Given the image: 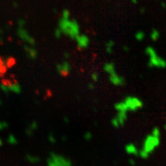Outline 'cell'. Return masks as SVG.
Listing matches in <instances>:
<instances>
[{
	"instance_id": "cell-4",
	"label": "cell",
	"mask_w": 166,
	"mask_h": 166,
	"mask_svg": "<svg viewBox=\"0 0 166 166\" xmlns=\"http://www.w3.org/2000/svg\"><path fill=\"white\" fill-rule=\"evenodd\" d=\"M71 161L66 157L52 153L47 159V166H71Z\"/></svg>"
},
{
	"instance_id": "cell-15",
	"label": "cell",
	"mask_w": 166,
	"mask_h": 166,
	"mask_svg": "<svg viewBox=\"0 0 166 166\" xmlns=\"http://www.w3.org/2000/svg\"><path fill=\"white\" fill-rule=\"evenodd\" d=\"M37 127H38V126H37V123L36 122H31V125L28 127L27 134L28 135H31L32 133H33V131H35L37 129Z\"/></svg>"
},
{
	"instance_id": "cell-19",
	"label": "cell",
	"mask_w": 166,
	"mask_h": 166,
	"mask_svg": "<svg viewBox=\"0 0 166 166\" xmlns=\"http://www.w3.org/2000/svg\"><path fill=\"white\" fill-rule=\"evenodd\" d=\"M114 42H112V41H110V42H108V43L106 44V51L108 52V53H111L112 52V50H113V47H114Z\"/></svg>"
},
{
	"instance_id": "cell-11",
	"label": "cell",
	"mask_w": 166,
	"mask_h": 166,
	"mask_svg": "<svg viewBox=\"0 0 166 166\" xmlns=\"http://www.w3.org/2000/svg\"><path fill=\"white\" fill-rule=\"evenodd\" d=\"M109 80L112 84L115 86H121L124 84V78L121 76H119L116 71L109 75Z\"/></svg>"
},
{
	"instance_id": "cell-3",
	"label": "cell",
	"mask_w": 166,
	"mask_h": 166,
	"mask_svg": "<svg viewBox=\"0 0 166 166\" xmlns=\"http://www.w3.org/2000/svg\"><path fill=\"white\" fill-rule=\"evenodd\" d=\"M59 30L62 33H65L73 39H76L80 35L78 24L75 20H70L69 19H61L59 22Z\"/></svg>"
},
{
	"instance_id": "cell-13",
	"label": "cell",
	"mask_w": 166,
	"mask_h": 166,
	"mask_svg": "<svg viewBox=\"0 0 166 166\" xmlns=\"http://www.w3.org/2000/svg\"><path fill=\"white\" fill-rule=\"evenodd\" d=\"M25 50H26L29 57L31 58V59H35V58L37 57V51H36V49L34 47L26 45V46H25Z\"/></svg>"
},
{
	"instance_id": "cell-29",
	"label": "cell",
	"mask_w": 166,
	"mask_h": 166,
	"mask_svg": "<svg viewBox=\"0 0 166 166\" xmlns=\"http://www.w3.org/2000/svg\"><path fill=\"white\" fill-rule=\"evenodd\" d=\"M89 87H90V89H91V88H93V86H92V84H90V86H89Z\"/></svg>"
},
{
	"instance_id": "cell-20",
	"label": "cell",
	"mask_w": 166,
	"mask_h": 166,
	"mask_svg": "<svg viewBox=\"0 0 166 166\" xmlns=\"http://www.w3.org/2000/svg\"><path fill=\"white\" fill-rule=\"evenodd\" d=\"M144 37H145V34H144V32H143V31H138V32H137V34H136V38H137V40L142 41V40L144 39Z\"/></svg>"
},
{
	"instance_id": "cell-7",
	"label": "cell",
	"mask_w": 166,
	"mask_h": 166,
	"mask_svg": "<svg viewBox=\"0 0 166 166\" xmlns=\"http://www.w3.org/2000/svg\"><path fill=\"white\" fill-rule=\"evenodd\" d=\"M56 69L61 76H68L71 72V65L68 61H63L56 66Z\"/></svg>"
},
{
	"instance_id": "cell-28",
	"label": "cell",
	"mask_w": 166,
	"mask_h": 166,
	"mask_svg": "<svg viewBox=\"0 0 166 166\" xmlns=\"http://www.w3.org/2000/svg\"><path fill=\"white\" fill-rule=\"evenodd\" d=\"M132 1H133V3H135V4H136L137 2H138V0H132Z\"/></svg>"
},
{
	"instance_id": "cell-9",
	"label": "cell",
	"mask_w": 166,
	"mask_h": 166,
	"mask_svg": "<svg viewBox=\"0 0 166 166\" xmlns=\"http://www.w3.org/2000/svg\"><path fill=\"white\" fill-rule=\"evenodd\" d=\"M127 117V114L126 113H118L117 115L112 120V125H113L114 127H121L125 124V122H126Z\"/></svg>"
},
{
	"instance_id": "cell-22",
	"label": "cell",
	"mask_w": 166,
	"mask_h": 166,
	"mask_svg": "<svg viewBox=\"0 0 166 166\" xmlns=\"http://www.w3.org/2000/svg\"><path fill=\"white\" fill-rule=\"evenodd\" d=\"M99 74L97 72H93L92 74H91V80H92V81L94 82H97L99 80Z\"/></svg>"
},
{
	"instance_id": "cell-8",
	"label": "cell",
	"mask_w": 166,
	"mask_h": 166,
	"mask_svg": "<svg viewBox=\"0 0 166 166\" xmlns=\"http://www.w3.org/2000/svg\"><path fill=\"white\" fill-rule=\"evenodd\" d=\"M18 34L19 36V38L21 39L23 42H26L28 44H30V45H33V44H34V40H33V38H32V37L30 34H29L28 31L25 30V29H23L22 27H20L19 29Z\"/></svg>"
},
{
	"instance_id": "cell-2",
	"label": "cell",
	"mask_w": 166,
	"mask_h": 166,
	"mask_svg": "<svg viewBox=\"0 0 166 166\" xmlns=\"http://www.w3.org/2000/svg\"><path fill=\"white\" fill-rule=\"evenodd\" d=\"M117 113H126L130 111H137L142 107V102L139 98L129 96L125 99V101L119 102L114 105Z\"/></svg>"
},
{
	"instance_id": "cell-30",
	"label": "cell",
	"mask_w": 166,
	"mask_h": 166,
	"mask_svg": "<svg viewBox=\"0 0 166 166\" xmlns=\"http://www.w3.org/2000/svg\"><path fill=\"white\" fill-rule=\"evenodd\" d=\"M0 104H1V100H0Z\"/></svg>"
},
{
	"instance_id": "cell-14",
	"label": "cell",
	"mask_w": 166,
	"mask_h": 166,
	"mask_svg": "<svg viewBox=\"0 0 166 166\" xmlns=\"http://www.w3.org/2000/svg\"><path fill=\"white\" fill-rule=\"evenodd\" d=\"M103 70L108 73V74H112L115 72V68H114V65L113 63H105L103 65Z\"/></svg>"
},
{
	"instance_id": "cell-10",
	"label": "cell",
	"mask_w": 166,
	"mask_h": 166,
	"mask_svg": "<svg viewBox=\"0 0 166 166\" xmlns=\"http://www.w3.org/2000/svg\"><path fill=\"white\" fill-rule=\"evenodd\" d=\"M76 41H77V44L78 46L81 48V49H84V48H87L89 46V44H90V39L88 38V36L87 35H84V34H80L77 38H76Z\"/></svg>"
},
{
	"instance_id": "cell-27",
	"label": "cell",
	"mask_w": 166,
	"mask_h": 166,
	"mask_svg": "<svg viewBox=\"0 0 166 166\" xmlns=\"http://www.w3.org/2000/svg\"><path fill=\"white\" fill-rule=\"evenodd\" d=\"M2 144H3V142H2V139H0V147H1V146H2Z\"/></svg>"
},
{
	"instance_id": "cell-26",
	"label": "cell",
	"mask_w": 166,
	"mask_h": 166,
	"mask_svg": "<svg viewBox=\"0 0 166 166\" xmlns=\"http://www.w3.org/2000/svg\"><path fill=\"white\" fill-rule=\"evenodd\" d=\"M61 34H62V32L60 31V30H59V29H58V30L56 31V37H59Z\"/></svg>"
},
{
	"instance_id": "cell-25",
	"label": "cell",
	"mask_w": 166,
	"mask_h": 166,
	"mask_svg": "<svg viewBox=\"0 0 166 166\" xmlns=\"http://www.w3.org/2000/svg\"><path fill=\"white\" fill-rule=\"evenodd\" d=\"M5 71V66L3 64H0V77L3 75V72Z\"/></svg>"
},
{
	"instance_id": "cell-21",
	"label": "cell",
	"mask_w": 166,
	"mask_h": 166,
	"mask_svg": "<svg viewBox=\"0 0 166 166\" xmlns=\"http://www.w3.org/2000/svg\"><path fill=\"white\" fill-rule=\"evenodd\" d=\"M7 127H8V125L6 121H2V120H0V130L7 129Z\"/></svg>"
},
{
	"instance_id": "cell-24",
	"label": "cell",
	"mask_w": 166,
	"mask_h": 166,
	"mask_svg": "<svg viewBox=\"0 0 166 166\" xmlns=\"http://www.w3.org/2000/svg\"><path fill=\"white\" fill-rule=\"evenodd\" d=\"M48 139H49V141H50V142H51V143H56V138H55V137H54L53 135H49Z\"/></svg>"
},
{
	"instance_id": "cell-18",
	"label": "cell",
	"mask_w": 166,
	"mask_h": 166,
	"mask_svg": "<svg viewBox=\"0 0 166 166\" xmlns=\"http://www.w3.org/2000/svg\"><path fill=\"white\" fill-rule=\"evenodd\" d=\"M151 37V39L153 41H157L158 39H159V37H160V32L158 31L157 30H152Z\"/></svg>"
},
{
	"instance_id": "cell-6",
	"label": "cell",
	"mask_w": 166,
	"mask_h": 166,
	"mask_svg": "<svg viewBox=\"0 0 166 166\" xmlns=\"http://www.w3.org/2000/svg\"><path fill=\"white\" fill-rule=\"evenodd\" d=\"M0 89L2 90V91L6 93L12 92L19 94L21 92V87L19 84L18 82L12 81V82H3L0 84Z\"/></svg>"
},
{
	"instance_id": "cell-5",
	"label": "cell",
	"mask_w": 166,
	"mask_h": 166,
	"mask_svg": "<svg viewBox=\"0 0 166 166\" xmlns=\"http://www.w3.org/2000/svg\"><path fill=\"white\" fill-rule=\"evenodd\" d=\"M146 54L149 56V65L151 66H155V68H165L166 62L157 55V53L152 47H148L146 49Z\"/></svg>"
},
{
	"instance_id": "cell-1",
	"label": "cell",
	"mask_w": 166,
	"mask_h": 166,
	"mask_svg": "<svg viewBox=\"0 0 166 166\" xmlns=\"http://www.w3.org/2000/svg\"><path fill=\"white\" fill-rule=\"evenodd\" d=\"M160 143V130L155 128L152 131L151 135L148 136L144 141L143 148L139 151V155L142 158H147L149 153L152 152L154 149L159 146Z\"/></svg>"
},
{
	"instance_id": "cell-17",
	"label": "cell",
	"mask_w": 166,
	"mask_h": 166,
	"mask_svg": "<svg viewBox=\"0 0 166 166\" xmlns=\"http://www.w3.org/2000/svg\"><path fill=\"white\" fill-rule=\"evenodd\" d=\"M7 143L10 145H16L18 144V139L14 135H9L7 138Z\"/></svg>"
},
{
	"instance_id": "cell-23",
	"label": "cell",
	"mask_w": 166,
	"mask_h": 166,
	"mask_svg": "<svg viewBox=\"0 0 166 166\" xmlns=\"http://www.w3.org/2000/svg\"><path fill=\"white\" fill-rule=\"evenodd\" d=\"M84 139L86 140H90L91 139H92V134H91L90 132H86L84 134Z\"/></svg>"
},
{
	"instance_id": "cell-12",
	"label": "cell",
	"mask_w": 166,
	"mask_h": 166,
	"mask_svg": "<svg viewBox=\"0 0 166 166\" xmlns=\"http://www.w3.org/2000/svg\"><path fill=\"white\" fill-rule=\"evenodd\" d=\"M126 151L127 154H129V155H138L139 151L134 144L130 143V144H127L126 146Z\"/></svg>"
},
{
	"instance_id": "cell-16",
	"label": "cell",
	"mask_w": 166,
	"mask_h": 166,
	"mask_svg": "<svg viewBox=\"0 0 166 166\" xmlns=\"http://www.w3.org/2000/svg\"><path fill=\"white\" fill-rule=\"evenodd\" d=\"M26 159L27 161H29L30 163H32V164H34V163H37L39 161V158L37 157V156H33V155H27L26 156Z\"/></svg>"
}]
</instances>
